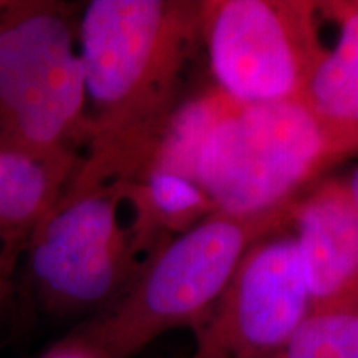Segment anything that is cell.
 Instances as JSON below:
<instances>
[{"label":"cell","instance_id":"2","mask_svg":"<svg viewBox=\"0 0 358 358\" xmlns=\"http://www.w3.org/2000/svg\"><path fill=\"white\" fill-rule=\"evenodd\" d=\"M292 204L259 216L214 213L203 219L155 250L123 297L75 337L98 358H133L176 327L198 329L248 250L292 226Z\"/></svg>","mask_w":358,"mask_h":358},{"label":"cell","instance_id":"3","mask_svg":"<svg viewBox=\"0 0 358 358\" xmlns=\"http://www.w3.org/2000/svg\"><path fill=\"white\" fill-rule=\"evenodd\" d=\"M78 20L57 0H10L0 13V148L78 153L87 134Z\"/></svg>","mask_w":358,"mask_h":358},{"label":"cell","instance_id":"4","mask_svg":"<svg viewBox=\"0 0 358 358\" xmlns=\"http://www.w3.org/2000/svg\"><path fill=\"white\" fill-rule=\"evenodd\" d=\"M337 163L324 131L299 100H231L201 143L191 181L217 213L249 217L287 208Z\"/></svg>","mask_w":358,"mask_h":358},{"label":"cell","instance_id":"6","mask_svg":"<svg viewBox=\"0 0 358 358\" xmlns=\"http://www.w3.org/2000/svg\"><path fill=\"white\" fill-rule=\"evenodd\" d=\"M319 2L211 0L203 25L216 87L241 105L299 100L327 50L317 35Z\"/></svg>","mask_w":358,"mask_h":358},{"label":"cell","instance_id":"10","mask_svg":"<svg viewBox=\"0 0 358 358\" xmlns=\"http://www.w3.org/2000/svg\"><path fill=\"white\" fill-rule=\"evenodd\" d=\"M319 10L342 24V35L315 66L301 100L340 161L358 153V12L348 2H319Z\"/></svg>","mask_w":358,"mask_h":358},{"label":"cell","instance_id":"9","mask_svg":"<svg viewBox=\"0 0 358 358\" xmlns=\"http://www.w3.org/2000/svg\"><path fill=\"white\" fill-rule=\"evenodd\" d=\"M78 153L38 156L0 148V308L30 241L78 166Z\"/></svg>","mask_w":358,"mask_h":358},{"label":"cell","instance_id":"13","mask_svg":"<svg viewBox=\"0 0 358 358\" xmlns=\"http://www.w3.org/2000/svg\"><path fill=\"white\" fill-rule=\"evenodd\" d=\"M347 187H348V191H350L352 199L355 201V204L358 206V169L352 174L350 181L347 182Z\"/></svg>","mask_w":358,"mask_h":358},{"label":"cell","instance_id":"15","mask_svg":"<svg viewBox=\"0 0 358 358\" xmlns=\"http://www.w3.org/2000/svg\"><path fill=\"white\" fill-rule=\"evenodd\" d=\"M352 6V8H355V10L358 12V2H348Z\"/></svg>","mask_w":358,"mask_h":358},{"label":"cell","instance_id":"5","mask_svg":"<svg viewBox=\"0 0 358 358\" xmlns=\"http://www.w3.org/2000/svg\"><path fill=\"white\" fill-rule=\"evenodd\" d=\"M124 186L64 189L35 231L24 264L35 299L50 315L106 312L136 279L145 262L122 219Z\"/></svg>","mask_w":358,"mask_h":358},{"label":"cell","instance_id":"14","mask_svg":"<svg viewBox=\"0 0 358 358\" xmlns=\"http://www.w3.org/2000/svg\"><path fill=\"white\" fill-rule=\"evenodd\" d=\"M8 2H10V0H0V13H2L3 8L8 6Z\"/></svg>","mask_w":358,"mask_h":358},{"label":"cell","instance_id":"8","mask_svg":"<svg viewBox=\"0 0 358 358\" xmlns=\"http://www.w3.org/2000/svg\"><path fill=\"white\" fill-rule=\"evenodd\" d=\"M290 217L312 310L358 306V206L347 182L330 179L294 201Z\"/></svg>","mask_w":358,"mask_h":358},{"label":"cell","instance_id":"16","mask_svg":"<svg viewBox=\"0 0 358 358\" xmlns=\"http://www.w3.org/2000/svg\"><path fill=\"white\" fill-rule=\"evenodd\" d=\"M355 310H357V312H358V306H357V307H355Z\"/></svg>","mask_w":358,"mask_h":358},{"label":"cell","instance_id":"12","mask_svg":"<svg viewBox=\"0 0 358 358\" xmlns=\"http://www.w3.org/2000/svg\"><path fill=\"white\" fill-rule=\"evenodd\" d=\"M43 358H98V357L93 353V350L87 345V343H83L82 340L73 335L71 338L62 342L60 345L53 347Z\"/></svg>","mask_w":358,"mask_h":358},{"label":"cell","instance_id":"7","mask_svg":"<svg viewBox=\"0 0 358 358\" xmlns=\"http://www.w3.org/2000/svg\"><path fill=\"white\" fill-rule=\"evenodd\" d=\"M310 312L295 237L268 236L248 250L198 327L189 358H271Z\"/></svg>","mask_w":358,"mask_h":358},{"label":"cell","instance_id":"11","mask_svg":"<svg viewBox=\"0 0 358 358\" xmlns=\"http://www.w3.org/2000/svg\"><path fill=\"white\" fill-rule=\"evenodd\" d=\"M271 358H358V312L312 310Z\"/></svg>","mask_w":358,"mask_h":358},{"label":"cell","instance_id":"1","mask_svg":"<svg viewBox=\"0 0 358 358\" xmlns=\"http://www.w3.org/2000/svg\"><path fill=\"white\" fill-rule=\"evenodd\" d=\"M201 25L203 2L92 0L83 7L87 134L66 189L140 178L179 106V78Z\"/></svg>","mask_w":358,"mask_h":358}]
</instances>
